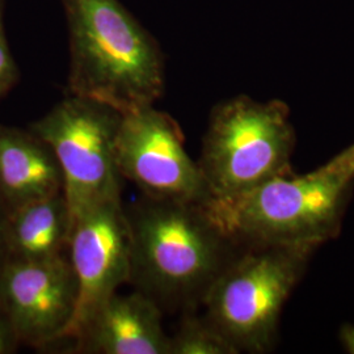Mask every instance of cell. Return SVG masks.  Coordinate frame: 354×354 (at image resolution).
Segmentation results:
<instances>
[{
	"mask_svg": "<svg viewBox=\"0 0 354 354\" xmlns=\"http://www.w3.org/2000/svg\"><path fill=\"white\" fill-rule=\"evenodd\" d=\"M68 35L67 93L121 113L155 105L165 88L163 51L120 0H62Z\"/></svg>",
	"mask_w": 354,
	"mask_h": 354,
	"instance_id": "obj_1",
	"label": "cell"
},
{
	"mask_svg": "<svg viewBox=\"0 0 354 354\" xmlns=\"http://www.w3.org/2000/svg\"><path fill=\"white\" fill-rule=\"evenodd\" d=\"M349 185L317 169L288 172L234 194L206 196L198 205L226 241L315 247L335 234Z\"/></svg>",
	"mask_w": 354,
	"mask_h": 354,
	"instance_id": "obj_2",
	"label": "cell"
},
{
	"mask_svg": "<svg viewBox=\"0 0 354 354\" xmlns=\"http://www.w3.org/2000/svg\"><path fill=\"white\" fill-rule=\"evenodd\" d=\"M130 279L156 304H178L205 292L222 270L225 241L198 203L145 197L127 210Z\"/></svg>",
	"mask_w": 354,
	"mask_h": 354,
	"instance_id": "obj_3",
	"label": "cell"
},
{
	"mask_svg": "<svg viewBox=\"0 0 354 354\" xmlns=\"http://www.w3.org/2000/svg\"><path fill=\"white\" fill-rule=\"evenodd\" d=\"M285 102L236 96L210 114L200 162L206 196H228L288 174L294 129Z\"/></svg>",
	"mask_w": 354,
	"mask_h": 354,
	"instance_id": "obj_4",
	"label": "cell"
},
{
	"mask_svg": "<svg viewBox=\"0 0 354 354\" xmlns=\"http://www.w3.org/2000/svg\"><path fill=\"white\" fill-rule=\"evenodd\" d=\"M311 245H260L223 266L205 292L207 320L236 349L270 348L282 307L302 273Z\"/></svg>",
	"mask_w": 354,
	"mask_h": 354,
	"instance_id": "obj_5",
	"label": "cell"
},
{
	"mask_svg": "<svg viewBox=\"0 0 354 354\" xmlns=\"http://www.w3.org/2000/svg\"><path fill=\"white\" fill-rule=\"evenodd\" d=\"M121 120L111 105L67 93L29 127L59 163L73 219L95 205L121 200L114 152Z\"/></svg>",
	"mask_w": 354,
	"mask_h": 354,
	"instance_id": "obj_6",
	"label": "cell"
},
{
	"mask_svg": "<svg viewBox=\"0 0 354 354\" xmlns=\"http://www.w3.org/2000/svg\"><path fill=\"white\" fill-rule=\"evenodd\" d=\"M176 120L155 105L122 113L115 138L118 174L152 200L198 203L206 187Z\"/></svg>",
	"mask_w": 354,
	"mask_h": 354,
	"instance_id": "obj_7",
	"label": "cell"
},
{
	"mask_svg": "<svg viewBox=\"0 0 354 354\" xmlns=\"http://www.w3.org/2000/svg\"><path fill=\"white\" fill-rule=\"evenodd\" d=\"M67 259L77 299L62 340L75 342L100 306L130 279V230L121 200L95 205L73 219Z\"/></svg>",
	"mask_w": 354,
	"mask_h": 354,
	"instance_id": "obj_8",
	"label": "cell"
},
{
	"mask_svg": "<svg viewBox=\"0 0 354 354\" xmlns=\"http://www.w3.org/2000/svg\"><path fill=\"white\" fill-rule=\"evenodd\" d=\"M77 283L67 256L8 260L0 269V306L20 344L35 349L61 342L75 313Z\"/></svg>",
	"mask_w": 354,
	"mask_h": 354,
	"instance_id": "obj_9",
	"label": "cell"
},
{
	"mask_svg": "<svg viewBox=\"0 0 354 354\" xmlns=\"http://www.w3.org/2000/svg\"><path fill=\"white\" fill-rule=\"evenodd\" d=\"M74 342L80 353L169 354L160 306L138 290L114 292Z\"/></svg>",
	"mask_w": 354,
	"mask_h": 354,
	"instance_id": "obj_10",
	"label": "cell"
},
{
	"mask_svg": "<svg viewBox=\"0 0 354 354\" xmlns=\"http://www.w3.org/2000/svg\"><path fill=\"white\" fill-rule=\"evenodd\" d=\"M64 193V176L50 146L30 129L0 125V198L8 212Z\"/></svg>",
	"mask_w": 354,
	"mask_h": 354,
	"instance_id": "obj_11",
	"label": "cell"
},
{
	"mask_svg": "<svg viewBox=\"0 0 354 354\" xmlns=\"http://www.w3.org/2000/svg\"><path fill=\"white\" fill-rule=\"evenodd\" d=\"M73 216L64 193L8 212V260L45 261L66 256Z\"/></svg>",
	"mask_w": 354,
	"mask_h": 354,
	"instance_id": "obj_12",
	"label": "cell"
},
{
	"mask_svg": "<svg viewBox=\"0 0 354 354\" xmlns=\"http://www.w3.org/2000/svg\"><path fill=\"white\" fill-rule=\"evenodd\" d=\"M236 346L209 320L187 319L169 336V354H235Z\"/></svg>",
	"mask_w": 354,
	"mask_h": 354,
	"instance_id": "obj_13",
	"label": "cell"
},
{
	"mask_svg": "<svg viewBox=\"0 0 354 354\" xmlns=\"http://www.w3.org/2000/svg\"><path fill=\"white\" fill-rule=\"evenodd\" d=\"M19 67L10 49L6 30V0H0V99L19 82Z\"/></svg>",
	"mask_w": 354,
	"mask_h": 354,
	"instance_id": "obj_14",
	"label": "cell"
},
{
	"mask_svg": "<svg viewBox=\"0 0 354 354\" xmlns=\"http://www.w3.org/2000/svg\"><path fill=\"white\" fill-rule=\"evenodd\" d=\"M317 171L337 177L345 183H352L354 178V143L332 158L328 163L319 167Z\"/></svg>",
	"mask_w": 354,
	"mask_h": 354,
	"instance_id": "obj_15",
	"label": "cell"
},
{
	"mask_svg": "<svg viewBox=\"0 0 354 354\" xmlns=\"http://www.w3.org/2000/svg\"><path fill=\"white\" fill-rule=\"evenodd\" d=\"M19 345H21L12 324L4 310L0 306V354H11L17 352Z\"/></svg>",
	"mask_w": 354,
	"mask_h": 354,
	"instance_id": "obj_16",
	"label": "cell"
},
{
	"mask_svg": "<svg viewBox=\"0 0 354 354\" xmlns=\"http://www.w3.org/2000/svg\"><path fill=\"white\" fill-rule=\"evenodd\" d=\"M7 223H8V209L0 198V269L6 266L10 259L8 244H7Z\"/></svg>",
	"mask_w": 354,
	"mask_h": 354,
	"instance_id": "obj_17",
	"label": "cell"
},
{
	"mask_svg": "<svg viewBox=\"0 0 354 354\" xmlns=\"http://www.w3.org/2000/svg\"><path fill=\"white\" fill-rule=\"evenodd\" d=\"M340 340L348 353L354 354V324H345L340 330Z\"/></svg>",
	"mask_w": 354,
	"mask_h": 354,
	"instance_id": "obj_18",
	"label": "cell"
}]
</instances>
